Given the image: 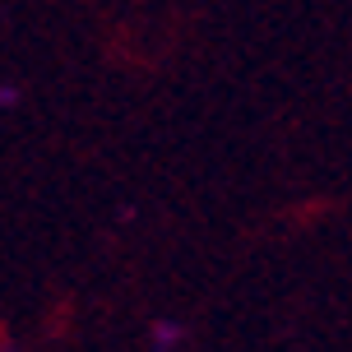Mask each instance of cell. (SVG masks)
Returning a JSON list of instances; mask_svg holds the SVG:
<instances>
[{
	"label": "cell",
	"instance_id": "obj_1",
	"mask_svg": "<svg viewBox=\"0 0 352 352\" xmlns=\"http://www.w3.org/2000/svg\"><path fill=\"white\" fill-rule=\"evenodd\" d=\"M148 343H153V352H172V348H181V324H172V320H153V329H148Z\"/></svg>",
	"mask_w": 352,
	"mask_h": 352
},
{
	"label": "cell",
	"instance_id": "obj_2",
	"mask_svg": "<svg viewBox=\"0 0 352 352\" xmlns=\"http://www.w3.org/2000/svg\"><path fill=\"white\" fill-rule=\"evenodd\" d=\"M19 102V88H10V84H0V107H14Z\"/></svg>",
	"mask_w": 352,
	"mask_h": 352
}]
</instances>
